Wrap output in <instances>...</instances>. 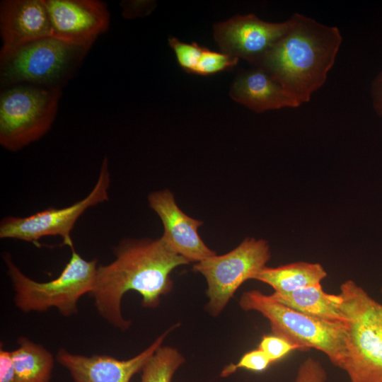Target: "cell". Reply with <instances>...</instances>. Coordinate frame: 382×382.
<instances>
[{
  "instance_id": "1",
  "label": "cell",
  "mask_w": 382,
  "mask_h": 382,
  "mask_svg": "<svg viewBox=\"0 0 382 382\" xmlns=\"http://www.w3.org/2000/svg\"><path fill=\"white\" fill-rule=\"evenodd\" d=\"M115 259L97 267L89 293L101 318L125 331L131 321L124 318L123 296L135 291L141 296V306L155 308L163 296L173 287L171 272L190 262L173 252L162 238L124 239L113 248Z\"/></svg>"
},
{
  "instance_id": "2",
  "label": "cell",
  "mask_w": 382,
  "mask_h": 382,
  "mask_svg": "<svg viewBox=\"0 0 382 382\" xmlns=\"http://www.w3.org/2000/svg\"><path fill=\"white\" fill-rule=\"evenodd\" d=\"M289 21L286 33L255 66L268 72L301 105L325 83L342 37L337 27L301 13Z\"/></svg>"
},
{
  "instance_id": "3",
  "label": "cell",
  "mask_w": 382,
  "mask_h": 382,
  "mask_svg": "<svg viewBox=\"0 0 382 382\" xmlns=\"http://www.w3.org/2000/svg\"><path fill=\"white\" fill-rule=\"evenodd\" d=\"M339 294L348 320L341 369L350 382H382V304L352 280L341 284Z\"/></svg>"
},
{
  "instance_id": "4",
  "label": "cell",
  "mask_w": 382,
  "mask_h": 382,
  "mask_svg": "<svg viewBox=\"0 0 382 382\" xmlns=\"http://www.w3.org/2000/svg\"><path fill=\"white\" fill-rule=\"evenodd\" d=\"M3 260L15 292L17 308L24 313H42L55 308L65 317L76 314L80 298L91 291L98 267L97 259L87 260L74 248L60 274L52 280L40 282L23 274L8 253H4Z\"/></svg>"
},
{
  "instance_id": "5",
  "label": "cell",
  "mask_w": 382,
  "mask_h": 382,
  "mask_svg": "<svg viewBox=\"0 0 382 382\" xmlns=\"http://www.w3.org/2000/svg\"><path fill=\"white\" fill-rule=\"evenodd\" d=\"M239 306L245 311L261 313L268 320L274 335L299 347L300 350H319L341 369L348 323L330 322L308 316L258 290L244 292L240 297Z\"/></svg>"
},
{
  "instance_id": "6",
  "label": "cell",
  "mask_w": 382,
  "mask_h": 382,
  "mask_svg": "<svg viewBox=\"0 0 382 382\" xmlns=\"http://www.w3.org/2000/svg\"><path fill=\"white\" fill-rule=\"evenodd\" d=\"M89 49L52 37L24 45L0 55L1 87L27 84L62 90L75 76Z\"/></svg>"
},
{
  "instance_id": "7",
  "label": "cell",
  "mask_w": 382,
  "mask_h": 382,
  "mask_svg": "<svg viewBox=\"0 0 382 382\" xmlns=\"http://www.w3.org/2000/svg\"><path fill=\"white\" fill-rule=\"evenodd\" d=\"M62 90L20 84L0 95V144L17 151L38 140L51 128Z\"/></svg>"
},
{
  "instance_id": "8",
  "label": "cell",
  "mask_w": 382,
  "mask_h": 382,
  "mask_svg": "<svg viewBox=\"0 0 382 382\" xmlns=\"http://www.w3.org/2000/svg\"><path fill=\"white\" fill-rule=\"evenodd\" d=\"M270 246L262 239L245 238L230 252L196 262L193 270L202 274L207 284V311L219 315L239 286L266 267Z\"/></svg>"
},
{
  "instance_id": "9",
  "label": "cell",
  "mask_w": 382,
  "mask_h": 382,
  "mask_svg": "<svg viewBox=\"0 0 382 382\" xmlns=\"http://www.w3.org/2000/svg\"><path fill=\"white\" fill-rule=\"evenodd\" d=\"M110 173L104 157L97 182L83 199L70 206L50 207L25 217L6 216L0 222V238L35 243L45 236H60L62 243L74 249L71 231L79 217L90 207L108 201Z\"/></svg>"
},
{
  "instance_id": "10",
  "label": "cell",
  "mask_w": 382,
  "mask_h": 382,
  "mask_svg": "<svg viewBox=\"0 0 382 382\" xmlns=\"http://www.w3.org/2000/svg\"><path fill=\"white\" fill-rule=\"evenodd\" d=\"M289 19L270 23L255 14L236 15L213 26L214 40L221 52L257 66L286 33Z\"/></svg>"
},
{
  "instance_id": "11",
  "label": "cell",
  "mask_w": 382,
  "mask_h": 382,
  "mask_svg": "<svg viewBox=\"0 0 382 382\" xmlns=\"http://www.w3.org/2000/svg\"><path fill=\"white\" fill-rule=\"evenodd\" d=\"M48 11L52 37L91 48L109 26L106 4L97 0H43Z\"/></svg>"
},
{
  "instance_id": "12",
  "label": "cell",
  "mask_w": 382,
  "mask_h": 382,
  "mask_svg": "<svg viewBox=\"0 0 382 382\" xmlns=\"http://www.w3.org/2000/svg\"><path fill=\"white\" fill-rule=\"evenodd\" d=\"M171 327L158 337L146 349L127 360H119L106 354L86 356L58 350L56 359L68 370L74 382H129L142 370L149 357L160 347Z\"/></svg>"
},
{
  "instance_id": "13",
  "label": "cell",
  "mask_w": 382,
  "mask_h": 382,
  "mask_svg": "<svg viewBox=\"0 0 382 382\" xmlns=\"http://www.w3.org/2000/svg\"><path fill=\"white\" fill-rule=\"evenodd\" d=\"M148 200L150 207L163 223L164 232L161 238L173 252L190 262H197L216 255L206 245L198 233L197 229L202 221L184 213L170 190L153 192Z\"/></svg>"
},
{
  "instance_id": "14",
  "label": "cell",
  "mask_w": 382,
  "mask_h": 382,
  "mask_svg": "<svg viewBox=\"0 0 382 382\" xmlns=\"http://www.w3.org/2000/svg\"><path fill=\"white\" fill-rule=\"evenodd\" d=\"M0 30V55L31 42L52 37L50 18L43 0L1 1Z\"/></svg>"
},
{
  "instance_id": "15",
  "label": "cell",
  "mask_w": 382,
  "mask_h": 382,
  "mask_svg": "<svg viewBox=\"0 0 382 382\" xmlns=\"http://www.w3.org/2000/svg\"><path fill=\"white\" fill-rule=\"evenodd\" d=\"M229 95L236 102L258 113L300 106L280 83L259 66L239 71Z\"/></svg>"
},
{
  "instance_id": "16",
  "label": "cell",
  "mask_w": 382,
  "mask_h": 382,
  "mask_svg": "<svg viewBox=\"0 0 382 382\" xmlns=\"http://www.w3.org/2000/svg\"><path fill=\"white\" fill-rule=\"evenodd\" d=\"M278 302L308 316L335 323H348L340 308V294L326 293L321 284L290 293L270 295Z\"/></svg>"
},
{
  "instance_id": "17",
  "label": "cell",
  "mask_w": 382,
  "mask_h": 382,
  "mask_svg": "<svg viewBox=\"0 0 382 382\" xmlns=\"http://www.w3.org/2000/svg\"><path fill=\"white\" fill-rule=\"evenodd\" d=\"M326 277L327 272L321 265L299 262L277 267H265L253 279L271 286L274 293L286 294L321 284Z\"/></svg>"
},
{
  "instance_id": "18",
  "label": "cell",
  "mask_w": 382,
  "mask_h": 382,
  "mask_svg": "<svg viewBox=\"0 0 382 382\" xmlns=\"http://www.w3.org/2000/svg\"><path fill=\"white\" fill-rule=\"evenodd\" d=\"M11 351L16 382H50L54 367L52 354L42 345L21 337Z\"/></svg>"
},
{
  "instance_id": "19",
  "label": "cell",
  "mask_w": 382,
  "mask_h": 382,
  "mask_svg": "<svg viewBox=\"0 0 382 382\" xmlns=\"http://www.w3.org/2000/svg\"><path fill=\"white\" fill-rule=\"evenodd\" d=\"M184 362L185 358L178 349L161 345L143 366L141 382H171Z\"/></svg>"
},
{
  "instance_id": "20",
  "label": "cell",
  "mask_w": 382,
  "mask_h": 382,
  "mask_svg": "<svg viewBox=\"0 0 382 382\" xmlns=\"http://www.w3.org/2000/svg\"><path fill=\"white\" fill-rule=\"evenodd\" d=\"M239 59L204 47L194 71L195 74L210 76L233 68Z\"/></svg>"
},
{
  "instance_id": "21",
  "label": "cell",
  "mask_w": 382,
  "mask_h": 382,
  "mask_svg": "<svg viewBox=\"0 0 382 382\" xmlns=\"http://www.w3.org/2000/svg\"><path fill=\"white\" fill-rule=\"evenodd\" d=\"M168 44L174 51L180 66L185 71L193 74L204 47L197 42H183L173 37L168 38Z\"/></svg>"
},
{
  "instance_id": "22",
  "label": "cell",
  "mask_w": 382,
  "mask_h": 382,
  "mask_svg": "<svg viewBox=\"0 0 382 382\" xmlns=\"http://www.w3.org/2000/svg\"><path fill=\"white\" fill-rule=\"evenodd\" d=\"M272 364L267 354L260 349H253L244 354L238 363H231L224 367L221 376L226 377L233 374L238 369H245L254 371H263Z\"/></svg>"
},
{
  "instance_id": "23",
  "label": "cell",
  "mask_w": 382,
  "mask_h": 382,
  "mask_svg": "<svg viewBox=\"0 0 382 382\" xmlns=\"http://www.w3.org/2000/svg\"><path fill=\"white\" fill-rule=\"evenodd\" d=\"M258 349L267 354L272 363L281 359L293 350H300L299 347L276 335L263 336Z\"/></svg>"
},
{
  "instance_id": "24",
  "label": "cell",
  "mask_w": 382,
  "mask_h": 382,
  "mask_svg": "<svg viewBox=\"0 0 382 382\" xmlns=\"http://www.w3.org/2000/svg\"><path fill=\"white\" fill-rule=\"evenodd\" d=\"M327 378L326 371L320 361L308 357L300 364L293 382H325Z\"/></svg>"
},
{
  "instance_id": "25",
  "label": "cell",
  "mask_w": 382,
  "mask_h": 382,
  "mask_svg": "<svg viewBox=\"0 0 382 382\" xmlns=\"http://www.w3.org/2000/svg\"><path fill=\"white\" fill-rule=\"evenodd\" d=\"M125 18L142 17L151 13L156 7L153 1H122L120 4Z\"/></svg>"
},
{
  "instance_id": "26",
  "label": "cell",
  "mask_w": 382,
  "mask_h": 382,
  "mask_svg": "<svg viewBox=\"0 0 382 382\" xmlns=\"http://www.w3.org/2000/svg\"><path fill=\"white\" fill-rule=\"evenodd\" d=\"M0 382H16V374L11 352L0 349Z\"/></svg>"
},
{
  "instance_id": "27",
  "label": "cell",
  "mask_w": 382,
  "mask_h": 382,
  "mask_svg": "<svg viewBox=\"0 0 382 382\" xmlns=\"http://www.w3.org/2000/svg\"><path fill=\"white\" fill-rule=\"evenodd\" d=\"M371 95L375 111L382 115V71L374 78L371 83Z\"/></svg>"
},
{
  "instance_id": "28",
  "label": "cell",
  "mask_w": 382,
  "mask_h": 382,
  "mask_svg": "<svg viewBox=\"0 0 382 382\" xmlns=\"http://www.w3.org/2000/svg\"><path fill=\"white\" fill-rule=\"evenodd\" d=\"M381 294H382V288H381Z\"/></svg>"
}]
</instances>
